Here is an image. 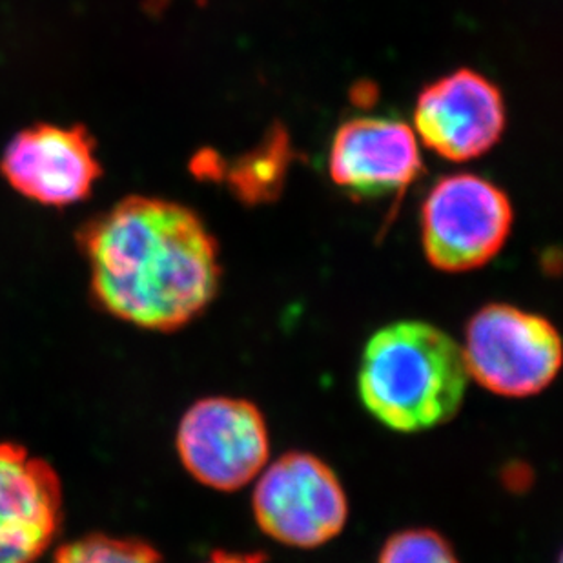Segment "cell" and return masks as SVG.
<instances>
[{"instance_id": "4fadbf2b", "label": "cell", "mask_w": 563, "mask_h": 563, "mask_svg": "<svg viewBox=\"0 0 563 563\" xmlns=\"http://www.w3.org/2000/svg\"><path fill=\"white\" fill-rule=\"evenodd\" d=\"M377 563H460L454 549L432 529L396 532L383 545Z\"/></svg>"}, {"instance_id": "ba28073f", "label": "cell", "mask_w": 563, "mask_h": 563, "mask_svg": "<svg viewBox=\"0 0 563 563\" xmlns=\"http://www.w3.org/2000/svg\"><path fill=\"white\" fill-rule=\"evenodd\" d=\"M501 91L473 69H457L427 86L416 102V132L427 148L454 163L487 154L505 130Z\"/></svg>"}, {"instance_id": "5bb4252c", "label": "cell", "mask_w": 563, "mask_h": 563, "mask_svg": "<svg viewBox=\"0 0 563 563\" xmlns=\"http://www.w3.org/2000/svg\"><path fill=\"white\" fill-rule=\"evenodd\" d=\"M207 563H265V556H261V554L224 553V551H216Z\"/></svg>"}, {"instance_id": "3957f363", "label": "cell", "mask_w": 563, "mask_h": 563, "mask_svg": "<svg viewBox=\"0 0 563 563\" xmlns=\"http://www.w3.org/2000/svg\"><path fill=\"white\" fill-rule=\"evenodd\" d=\"M468 377L505 398H531L559 376L560 332L548 318L507 303L485 305L465 327Z\"/></svg>"}, {"instance_id": "277c9868", "label": "cell", "mask_w": 563, "mask_h": 563, "mask_svg": "<svg viewBox=\"0 0 563 563\" xmlns=\"http://www.w3.org/2000/svg\"><path fill=\"white\" fill-rule=\"evenodd\" d=\"M512 207L504 190L473 174L443 177L421 210L427 260L441 272L476 271L495 260L509 240Z\"/></svg>"}, {"instance_id": "6da1fadb", "label": "cell", "mask_w": 563, "mask_h": 563, "mask_svg": "<svg viewBox=\"0 0 563 563\" xmlns=\"http://www.w3.org/2000/svg\"><path fill=\"white\" fill-rule=\"evenodd\" d=\"M79 245L97 303L141 329H183L218 296V243L179 202L126 197L80 229Z\"/></svg>"}, {"instance_id": "52a82bcc", "label": "cell", "mask_w": 563, "mask_h": 563, "mask_svg": "<svg viewBox=\"0 0 563 563\" xmlns=\"http://www.w3.org/2000/svg\"><path fill=\"white\" fill-rule=\"evenodd\" d=\"M0 174L13 190L44 207H71L91 196L101 179L96 139L82 124H35L13 135Z\"/></svg>"}, {"instance_id": "9c48e42d", "label": "cell", "mask_w": 563, "mask_h": 563, "mask_svg": "<svg viewBox=\"0 0 563 563\" xmlns=\"http://www.w3.org/2000/svg\"><path fill=\"white\" fill-rule=\"evenodd\" d=\"M63 487L48 463L0 443V563H35L54 543Z\"/></svg>"}, {"instance_id": "8fae6325", "label": "cell", "mask_w": 563, "mask_h": 563, "mask_svg": "<svg viewBox=\"0 0 563 563\" xmlns=\"http://www.w3.org/2000/svg\"><path fill=\"white\" fill-rule=\"evenodd\" d=\"M290 161V144L283 130H274L251 154L238 161V165L229 172L232 190L241 201H272L282 190L287 176Z\"/></svg>"}, {"instance_id": "30bf717a", "label": "cell", "mask_w": 563, "mask_h": 563, "mask_svg": "<svg viewBox=\"0 0 563 563\" xmlns=\"http://www.w3.org/2000/svg\"><path fill=\"white\" fill-rule=\"evenodd\" d=\"M330 177L356 197L399 194L418 179L420 146L412 128L385 118H356L335 132Z\"/></svg>"}, {"instance_id": "5b68a950", "label": "cell", "mask_w": 563, "mask_h": 563, "mask_svg": "<svg viewBox=\"0 0 563 563\" xmlns=\"http://www.w3.org/2000/svg\"><path fill=\"white\" fill-rule=\"evenodd\" d=\"M252 510L266 537L288 548L316 549L345 529L349 498L321 457L288 452L261 471Z\"/></svg>"}, {"instance_id": "7c38bea8", "label": "cell", "mask_w": 563, "mask_h": 563, "mask_svg": "<svg viewBox=\"0 0 563 563\" xmlns=\"http://www.w3.org/2000/svg\"><path fill=\"white\" fill-rule=\"evenodd\" d=\"M54 563H163L150 543L135 538L91 534L64 545Z\"/></svg>"}, {"instance_id": "7a4b0ae2", "label": "cell", "mask_w": 563, "mask_h": 563, "mask_svg": "<svg viewBox=\"0 0 563 563\" xmlns=\"http://www.w3.org/2000/svg\"><path fill=\"white\" fill-rule=\"evenodd\" d=\"M468 379L462 346L451 335L426 321H396L367 341L357 390L379 423L412 434L451 421Z\"/></svg>"}, {"instance_id": "8992f818", "label": "cell", "mask_w": 563, "mask_h": 563, "mask_svg": "<svg viewBox=\"0 0 563 563\" xmlns=\"http://www.w3.org/2000/svg\"><path fill=\"white\" fill-rule=\"evenodd\" d=\"M188 473L210 489L234 493L251 484L271 456L265 416L249 399H199L185 412L176 437Z\"/></svg>"}]
</instances>
